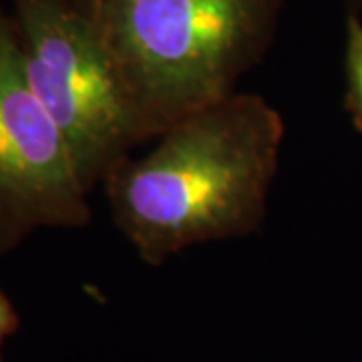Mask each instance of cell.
<instances>
[{
	"label": "cell",
	"instance_id": "3",
	"mask_svg": "<svg viewBox=\"0 0 362 362\" xmlns=\"http://www.w3.org/2000/svg\"><path fill=\"white\" fill-rule=\"evenodd\" d=\"M28 83L61 127L87 189L137 145L101 0H13Z\"/></svg>",
	"mask_w": 362,
	"mask_h": 362
},
{
	"label": "cell",
	"instance_id": "4",
	"mask_svg": "<svg viewBox=\"0 0 362 362\" xmlns=\"http://www.w3.org/2000/svg\"><path fill=\"white\" fill-rule=\"evenodd\" d=\"M89 189L28 83L16 21L0 8V256L40 228H81Z\"/></svg>",
	"mask_w": 362,
	"mask_h": 362
},
{
	"label": "cell",
	"instance_id": "1",
	"mask_svg": "<svg viewBox=\"0 0 362 362\" xmlns=\"http://www.w3.org/2000/svg\"><path fill=\"white\" fill-rule=\"evenodd\" d=\"M284 119L259 95L183 117L139 159L103 177L117 228L145 264L256 232L280 163Z\"/></svg>",
	"mask_w": 362,
	"mask_h": 362
},
{
	"label": "cell",
	"instance_id": "6",
	"mask_svg": "<svg viewBox=\"0 0 362 362\" xmlns=\"http://www.w3.org/2000/svg\"><path fill=\"white\" fill-rule=\"evenodd\" d=\"M18 328H21L18 312L14 310L8 296L0 290V362H2V346L6 342V338L13 337Z\"/></svg>",
	"mask_w": 362,
	"mask_h": 362
},
{
	"label": "cell",
	"instance_id": "2",
	"mask_svg": "<svg viewBox=\"0 0 362 362\" xmlns=\"http://www.w3.org/2000/svg\"><path fill=\"white\" fill-rule=\"evenodd\" d=\"M286 0H101L137 145L232 97L270 49Z\"/></svg>",
	"mask_w": 362,
	"mask_h": 362
},
{
	"label": "cell",
	"instance_id": "5",
	"mask_svg": "<svg viewBox=\"0 0 362 362\" xmlns=\"http://www.w3.org/2000/svg\"><path fill=\"white\" fill-rule=\"evenodd\" d=\"M346 78L349 97L346 107L354 119L356 129L362 131V21L350 16L346 35Z\"/></svg>",
	"mask_w": 362,
	"mask_h": 362
}]
</instances>
